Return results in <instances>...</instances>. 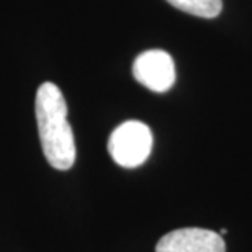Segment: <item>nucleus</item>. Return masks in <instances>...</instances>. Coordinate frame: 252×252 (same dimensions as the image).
I'll use <instances>...</instances> for the list:
<instances>
[{
	"mask_svg": "<svg viewBox=\"0 0 252 252\" xmlns=\"http://www.w3.org/2000/svg\"><path fill=\"white\" fill-rule=\"evenodd\" d=\"M34 112L48 164L56 170H69L75 162V139L67 122V103L56 84L44 82L39 85Z\"/></svg>",
	"mask_w": 252,
	"mask_h": 252,
	"instance_id": "obj_1",
	"label": "nucleus"
},
{
	"mask_svg": "<svg viewBox=\"0 0 252 252\" xmlns=\"http://www.w3.org/2000/svg\"><path fill=\"white\" fill-rule=\"evenodd\" d=\"M153 149V133L149 126L131 120L120 125L108 139V153L118 165L126 169L139 167Z\"/></svg>",
	"mask_w": 252,
	"mask_h": 252,
	"instance_id": "obj_2",
	"label": "nucleus"
},
{
	"mask_svg": "<svg viewBox=\"0 0 252 252\" xmlns=\"http://www.w3.org/2000/svg\"><path fill=\"white\" fill-rule=\"evenodd\" d=\"M133 75L141 85L153 92H167L175 82L174 59L162 49H149L136 58Z\"/></svg>",
	"mask_w": 252,
	"mask_h": 252,
	"instance_id": "obj_3",
	"label": "nucleus"
},
{
	"mask_svg": "<svg viewBox=\"0 0 252 252\" xmlns=\"http://www.w3.org/2000/svg\"><path fill=\"white\" fill-rule=\"evenodd\" d=\"M156 252H226V244L223 236L215 231L182 228L162 236Z\"/></svg>",
	"mask_w": 252,
	"mask_h": 252,
	"instance_id": "obj_4",
	"label": "nucleus"
},
{
	"mask_svg": "<svg viewBox=\"0 0 252 252\" xmlns=\"http://www.w3.org/2000/svg\"><path fill=\"white\" fill-rule=\"evenodd\" d=\"M167 2L185 13L201 18L218 17L223 8V0H167Z\"/></svg>",
	"mask_w": 252,
	"mask_h": 252,
	"instance_id": "obj_5",
	"label": "nucleus"
},
{
	"mask_svg": "<svg viewBox=\"0 0 252 252\" xmlns=\"http://www.w3.org/2000/svg\"><path fill=\"white\" fill-rule=\"evenodd\" d=\"M220 234H221V236L228 234V229H226V228H223V229H221V231H220Z\"/></svg>",
	"mask_w": 252,
	"mask_h": 252,
	"instance_id": "obj_6",
	"label": "nucleus"
}]
</instances>
